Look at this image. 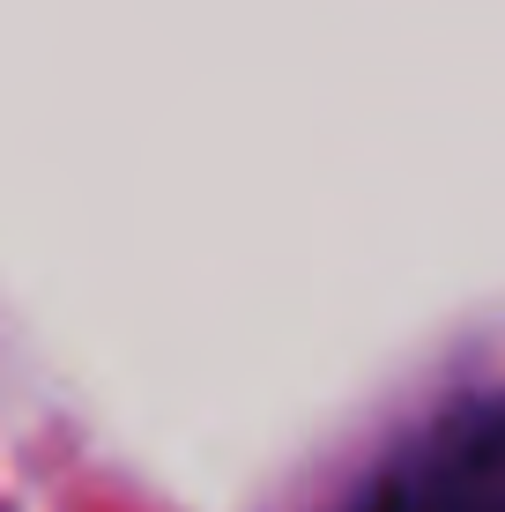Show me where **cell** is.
<instances>
[{"instance_id":"obj_1","label":"cell","mask_w":505,"mask_h":512,"mask_svg":"<svg viewBox=\"0 0 505 512\" xmlns=\"http://www.w3.org/2000/svg\"><path fill=\"white\" fill-rule=\"evenodd\" d=\"M350 512H505V409H476L431 431Z\"/></svg>"}]
</instances>
